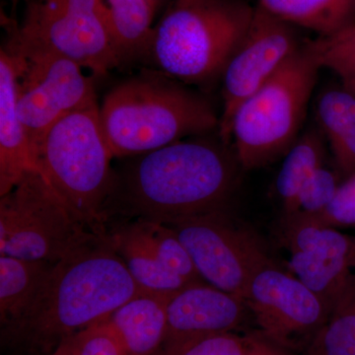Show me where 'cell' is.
<instances>
[{
	"label": "cell",
	"mask_w": 355,
	"mask_h": 355,
	"mask_svg": "<svg viewBox=\"0 0 355 355\" xmlns=\"http://www.w3.org/2000/svg\"><path fill=\"white\" fill-rule=\"evenodd\" d=\"M130 158L114 174L106 207L116 203L139 219L164 224L225 212L243 169L234 148L218 132Z\"/></svg>",
	"instance_id": "obj_1"
},
{
	"label": "cell",
	"mask_w": 355,
	"mask_h": 355,
	"mask_svg": "<svg viewBox=\"0 0 355 355\" xmlns=\"http://www.w3.org/2000/svg\"><path fill=\"white\" fill-rule=\"evenodd\" d=\"M140 293L109 236H97L53 266L32 307L3 326L2 342L26 354L51 355Z\"/></svg>",
	"instance_id": "obj_2"
},
{
	"label": "cell",
	"mask_w": 355,
	"mask_h": 355,
	"mask_svg": "<svg viewBox=\"0 0 355 355\" xmlns=\"http://www.w3.org/2000/svg\"><path fill=\"white\" fill-rule=\"evenodd\" d=\"M114 157H132L188 137L218 132L211 103L163 72H141L116 85L100 107Z\"/></svg>",
	"instance_id": "obj_3"
},
{
	"label": "cell",
	"mask_w": 355,
	"mask_h": 355,
	"mask_svg": "<svg viewBox=\"0 0 355 355\" xmlns=\"http://www.w3.org/2000/svg\"><path fill=\"white\" fill-rule=\"evenodd\" d=\"M254 10L244 0H176L154 28L144 58L187 85H207L221 78Z\"/></svg>",
	"instance_id": "obj_4"
},
{
	"label": "cell",
	"mask_w": 355,
	"mask_h": 355,
	"mask_svg": "<svg viewBox=\"0 0 355 355\" xmlns=\"http://www.w3.org/2000/svg\"><path fill=\"white\" fill-rule=\"evenodd\" d=\"M113 158L98 104L64 116L37 149L39 174L97 234H105V209L114 179Z\"/></svg>",
	"instance_id": "obj_5"
},
{
	"label": "cell",
	"mask_w": 355,
	"mask_h": 355,
	"mask_svg": "<svg viewBox=\"0 0 355 355\" xmlns=\"http://www.w3.org/2000/svg\"><path fill=\"white\" fill-rule=\"evenodd\" d=\"M320 69L305 40L282 69L238 108L231 141L243 169H258L284 157L300 135Z\"/></svg>",
	"instance_id": "obj_6"
},
{
	"label": "cell",
	"mask_w": 355,
	"mask_h": 355,
	"mask_svg": "<svg viewBox=\"0 0 355 355\" xmlns=\"http://www.w3.org/2000/svg\"><path fill=\"white\" fill-rule=\"evenodd\" d=\"M99 235L38 172L0 198V254L57 263Z\"/></svg>",
	"instance_id": "obj_7"
},
{
	"label": "cell",
	"mask_w": 355,
	"mask_h": 355,
	"mask_svg": "<svg viewBox=\"0 0 355 355\" xmlns=\"http://www.w3.org/2000/svg\"><path fill=\"white\" fill-rule=\"evenodd\" d=\"M3 46L20 58L17 80L18 116L36 158L46 133L67 114L98 104L92 80L83 67L48 46L26 38L9 24ZM37 161V159H36Z\"/></svg>",
	"instance_id": "obj_8"
},
{
	"label": "cell",
	"mask_w": 355,
	"mask_h": 355,
	"mask_svg": "<svg viewBox=\"0 0 355 355\" xmlns=\"http://www.w3.org/2000/svg\"><path fill=\"white\" fill-rule=\"evenodd\" d=\"M26 38L62 53L96 76L121 64L103 0H26Z\"/></svg>",
	"instance_id": "obj_9"
},
{
	"label": "cell",
	"mask_w": 355,
	"mask_h": 355,
	"mask_svg": "<svg viewBox=\"0 0 355 355\" xmlns=\"http://www.w3.org/2000/svg\"><path fill=\"white\" fill-rule=\"evenodd\" d=\"M244 301L266 340L279 349H307L330 315L314 292L268 257L252 273Z\"/></svg>",
	"instance_id": "obj_10"
},
{
	"label": "cell",
	"mask_w": 355,
	"mask_h": 355,
	"mask_svg": "<svg viewBox=\"0 0 355 355\" xmlns=\"http://www.w3.org/2000/svg\"><path fill=\"white\" fill-rule=\"evenodd\" d=\"M295 26L279 19L260 6L241 43L221 76L223 108L218 133L230 144L231 125L238 108L302 46Z\"/></svg>",
	"instance_id": "obj_11"
},
{
	"label": "cell",
	"mask_w": 355,
	"mask_h": 355,
	"mask_svg": "<svg viewBox=\"0 0 355 355\" xmlns=\"http://www.w3.org/2000/svg\"><path fill=\"white\" fill-rule=\"evenodd\" d=\"M166 225L176 232L207 284L244 300L252 273L268 257L256 237L235 227L226 211L184 217Z\"/></svg>",
	"instance_id": "obj_12"
},
{
	"label": "cell",
	"mask_w": 355,
	"mask_h": 355,
	"mask_svg": "<svg viewBox=\"0 0 355 355\" xmlns=\"http://www.w3.org/2000/svg\"><path fill=\"white\" fill-rule=\"evenodd\" d=\"M247 309L239 296L210 284L184 287L168 302L167 331L158 352L202 336L234 331L244 321Z\"/></svg>",
	"instance_id": "obj_13"
},
{
	"label": "cell",
	"mask_w": 355,
	"mask_h": 355,
	"mask_svg": "<svg viewBox=\"0 0 355 355\" xmlns=\"http://www.w3.org/2000/svg\"><path fill=\"white\" fill-rule=\"evenodd\" d=\"M20 58L0 50V197L13 190L27 172H39L17 112Z\"/></svg>",
	"instance_id": "obj_14"
},
{
	"label": "cell",
	"mask_w": 355,
	"mask_h": 355,
	"mask_svg": "<svg viewBox=\"0 0 355 355\" xmlns=\"http://www.w3.org/2000/svg\"><path fill=\"white\" fill-rule=\"evenodd\" d=\"M172 294L142 292L110 315L107 323L125 355H153L159 352L167 331V307Z\"/></svg>",
	"instance_id": "obj_15"
},
{
	"label": "cell",
	"mask_w": 355,
	"mask_h": 355,
	"mask_svg": "<svg viewBox=\"0 0 355 355\" xmlns=\"http://www.w3.org/2000/svg\"><path fill=\"white\" fill-rule=\"evenodd\" d=\"M55 263L0 254L2 326L19 319L34 304Z\"/></svg>",
	"instance_id": "obj_16"
},
{
	"label": "cell",
	"mask_w": 355,
	"mask_h": 355,
	"mask_svg": "<svg viewBox=\"0 0 355 355\" xmlns=\"http://www.w3.org/2000/svg\"><path fill=\"white\" fill-rule=\"evenodd\" d=\"M319 130L330 144L336 164L345 176L355 173V94L342 87L328 89L316 103Z\"/></svg>",
	"instance_id": "obj_17"
},
{
	"label": "cell",
	"mask_w": 355,
	"mask_h": 355,
	"mask_svg": "<svg viewBox=\"0 0 355 355\" xmlns=\"http://www.w3.org/2000/svg\"><path fill=\"white\" fill-rule=\"evenodd\" d=\"M268 12L295 27L330 36L355 24V0H258Z\"/></svg>",
	"instance_id": "obj_18"
},
{
	"label": "cell",
	"mask_w": 355,
	"mask_h": 355,
	"mask_svg": "<svg viewBox=\"0 0 355 355\" xmlns=\"http://www.w3.org/2000/svg\"><path fill=\"white\" fill-rule=\"evenodd\" d=\"M121 64L144 58L153 38L156 9L148 0H103Z\"/></svg>",
	"instance_id": "obj_19"
},
{
	"label": "cell",
	"mask_w": 355,
	"mask_h": 355,
	"mask_svg": "<svg viewBox=\"0 0 355 355\" xmlns=\"http://www.w3.org/2000/svg\"><path fill=\"white\" fill-rule=\"evenodd\" d=\"M291 254L294 275L321 299L331 313L350 275L355 272L354 254Z\"/></svg>",
	"instance_id": "obj_20"
},
{
	"label": "cell",
	"mask_w": 355,
	"mask_h": 355,
	"mask_svg": "<svg viewBox=\"0 0 355 355\" xmlns=\"http://www.w3.org/2000/svg\"><path fill=\"white\" fill-rule=\"evenodd\" d=\"M108 236L142 292L172 294L191 286L159 260L128 225Z\"/></svg>",
	"instance_id": "obj_21"
},
{
	"label": "cell",
	"mask_w": 355,
	"mask_h": 355,
	"mask_svg": "<svg viewBox=\"0 0 355 355\" xmlns=\"http://www.w3.org/2000/svg\"><path fill=\"white\" fill-rule=\"evenodd\" d=\"M326 140L319 128H310L299 135L284 155L275 182L277 195L284 203V214L291 209L306 182L318 169L323 167Z\"/></svg>",
	"instance_id": "obj_22"
},
{
	"label": "cell",
	"mask_w": 355,
	"mask_h": 355,
	"mask_svg": "<svg viewBox=\"0 0 355 355\" xmlns=\"http://www.w3.org/2000/svg\"><path fill=\"white\" fill-rule=\"evenodd\" d=\"M305 350L306 355H355V272Z\"/></svg>",
	"instance_id": "obj_23"
},
{
	"label": "cell",
	"mask_w": 355,
	"mask_h": 355,
	"mask_svg": "<svg viewBox=\"0 0 355 355\" xmlns=\"http://www.w3.org/2000/svg\"><path fill=\"white\" fill-rule=\"evenodd\" d=\"M128 227L159 260L187 284H207L198 273L188 250L170 226L161 222L139 219Z\"/></svg>",
	"instance_id": "obj_24"
},
{
	"label": "cell",
	"mask_w": 355,
	"mask_h": 355,
	"mask_svg": "<svg viewBox=\"0 0 355 355\" xmlns=\"http://www.w3.org/2000/svg\"><path fill=\"white\" fill-rule=\"evenodd\" d=\"M320 69L331 70L342 88L355 94V24L326 37L306 40Z\"/></svg>",
	"instance_id": "obj_25"
},
{
	"label": "cell",
	"mask_w": 355,
	"mask_h": 355,
	"mask_svg": "<svg viewBox=\"0 0 355 355\" xmlns=\"http://www.w3.org/2000/svg\"><path fill=\"white\" fill-rule=\"evenodd\" d=\"M263 342L227 331L196 338L158 355H254Z\"/></svg>",
	"instance_id": "obj_26"
},
{
	"label": "cell",
	"mask_w": 355,
	"mask_h": 355,
	"mask_svg": "<svg viewBox=\"0 0 355 355\" xmlns=\"http://www.w3.org/2000/svg\"><path fill=\"white\" fill-rule=\"evenodd\" d=\"M51 355H125L106 320L62 340Z\"/></svg>",
	"instance_id": "obj_27"
},
{
	"label": "cell",
	"mask_w": 355,
	"mask_h": 355,
	"mask_svg": "<svg viewBox=\"0 0 355 355\" xmlns=\"http://www.w3.org/2000/svg\"><path fill=\"white\" fill-rule=\"evenodd\" d=\"M340 184L338 173L324 165L306 182L291 209L284 216L293 214L316 216L333 200Z\"/></svg>",
	"instance_id": "obj_28"
},
{
	"label": "cell",
	"mask_w": 355,
	"mask_h": 355,
	"mask_svg": "<svg viewBox=\"0 0 355 355\" xmlns=\"http://www.w3.org/2000/svg\"><path fill=\"white\" fill-rule=\"evenodd\" d=\"M309 216L329 227H355V173L340 183L324 210Z\"/></svg>",
	"instance_id": "obj_29"
},
{
	"label": "cell",
	"mask_w": 355,
	"mask_h": 355,
	"mask_svg": "<svg viewBox=\"0 0 355 355\" xmlns=\"http://www.w3.org/2000/svg\"><path fill=\"white\" fill-rule=\"evenodd\" d=\"M254 355H282L279 352V347H275L272 343H268V340H263V343L259 349L257 354Z\"/></svg>",
	"instance_id": "obj_30"
},
{
	"label": "cell",
	"mask_w": 355,
	"mask_h": 355,
	"mask_svg": "<svg viewBox=\"0 0 355 355\" xmlns=\"http://www.w3.org/2000/svg\"><path fill=\"white\" fill-rule=\"evenodd\" d=\"M150 2L151 6L154 7V8H157L158 4L160 3L161 0H148Z\"/></svg>",
	"instance_id": "obj_31"
}]
</instances>
